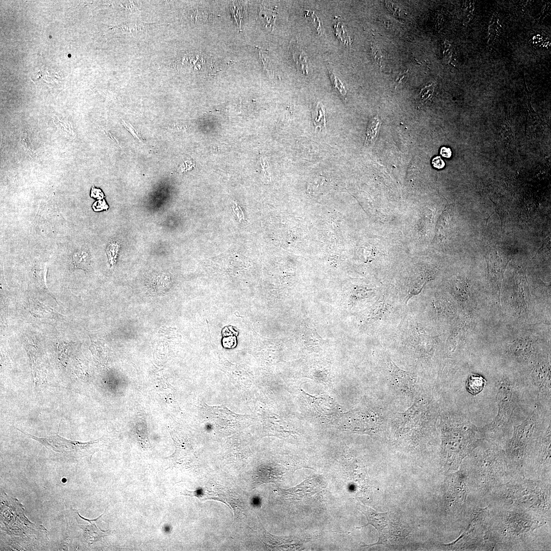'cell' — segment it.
<instances>
[{
    "label": "cell",
    "instance_id": "30bf717a",
    "mask_svg": "<svg viewBox=\"0 0 551 551\" xmlns=\"http://www.w3.org/2000/svg\"><path fill=\"white\" fill-rule=\"evenodd\" d=\"M205 410L207 418L218 429H226L229 427L235 429L244 427L247 423L244 421H249V416L235 414L223 406L210 407L206 405Z\"/></svg>",
    "mask_w": 551,
    "mask_h": 551
},
{
    "label": "cell",
    "instance_id": "d4e9b609",
    "mask_svg": "<svg viewBox=\"0 0 551 551\" xmlns=\"http://www.w3.org/2000/svg\"><path fill=\"white\" fill-rule=\"evenodd\" d=\"M107 207L108 206L106 204L104 201H97L93 205V208L95 211L101 210L107 208Z\"/></svg>",
    "mask_w": 551,
    "mask_h": 551
},
{
    "label": "cell",
    "instance_id": "83f0119b",
    "mask_svg": "<svg viewBox=\"0 0 551 551\" xmlns=\"http://www.w3.org/2000/svg\"><path fill=\"white\" fill-rule=\"evenodd\" d=\"M387 7L393 14H395L394 15H396L398 16L400 15V9H399L397 7H395L393 5L390 3H388V5H387Z\"/></svg>",
    "mask_w": 551,
    "mask_h": 551
},
{
    "label": "cell",
    "instance_id": "d6986e66",
    "mask_svg": "<svg viewBox=\"0 0 551 551\" xmlns=\"http://www.w3.org/2000/svg\"><path fill=\"white\" fill-rule=\"evenodd\" d=\"M259 16L263 19V21L265 22L266 27L273 29L276 20L273 11L265 8L262 9L260 11Z\"/></svg>",
    "mask_w": 551,
    "mask_h": 551
},
{
    "label": "cell",
    "instance_id": "7402d4cb",
    "mask_svg": "<svg viewBox=\"0 0 551 551\" xmlns=\"http://www.w3.org/2000/svg\"><path fill=\"white\" fill-rule=\"evenodd\" d=\"M371 53L375 62L381 67L382 55L380 49L375 45H371Z\"/></svg>",
    "mask_w": 551,
    "mask_h": 551
},
{
    "label": "cell",
    "instance_id": "277c9868",
    "mask_svg": "<svg viewBox=\"0 0 551 551\" xmlns=\"http://www.w3.org/2000/svg\"><path fill=\"white\" fill-rule=\"evenodd\" d=\"M541 414L534 411L520 425L515 427L513 436L508 440L504 452L508 468L519 477H524L527 458L544 432Z\"/></svg>",
    "mask_w": 551,
    "mask_h": 551
},
{
    "label": "cell",
    "instance_id": "7a4b0ae2",
    "mask_svg": "<svg viewBox=\"0 0 551 551\" xmlns=\"http://www.w3.org/2000/svg\"><path fill=\"white\" fill-rule=\"evenodd\" d=\"M483 439L468 455L467 474L470 485L485 494L500 485L507 474L508 467L504 450L497 443L488 441L484 446Z\"/></svg>",
    "mask_w": 551,
    "mask_h": 551
},
{
    "label": "cell",
    "instance_id": "9c48e42d",
    "mask_svg": "<svg viewBox=\"0 0 551 551\" xmlns=\"http://www.w3.org/2000/svg\"><path fill=\"white\" fill-rule=\"evenodd\" d=\"M486 508L475 510L471 515L465 529L456 541L449 544L455 548H476L486 542L488 537Z\"/></svg>",
    "mask_w": 551,
    "mask_h": 551
},
{
    "label": "cell",
    "instance_id": "8992f818",
    "mask_svg": "<svg viewBox=\"0 0 551 551\" xmlns=\"http://www.w3.org/2000/svg\"><path fill=\"white\" fill-rule=\"evenodd\" d=\"M498 412L493 421L478 429L482 439L497 443L505 437L511 427L516 406V397L512 385L504 380L498 385L497 393Z\"/></svg>",
    "mask_w": 551,
    "mask_h": 551
},
{
    "label": "cell",
    "instance_id": "5bb4252c",
    "mask_svg": "<svg viewBox=\"0 0 551 551\" xmlns=\"http://www.w3.org/2000/svg\"><path fill=\"white\" fill-rule=\"evenodd\" d=\"M263 422L265 433L269 435L286 437L292 433L287 424L277 416H265Z\"/></svg>",
    "mask_w": 551,
    "mask_h": 551
},
{
    "label": "cell",
    "instance_id": "4fadbf2b",
    "mask_svg": "<svg viewBox=\"0 0 551 551\" xmlns=\"http://www.w3.org/2000/svg\"><path fill=\"white\" fill-rule=\"evenodd\" d=\"M73 510L76 514L75 517L78 525L83 530V538L88 544L93 543L108 534L109 532L108 530H101L97 527L96 523V520L101 517L103 514L96 519L89 520L82 517L77 510L73 509Z\"/></svg>",
    "mask_w": 551,
    "mask_h": 551
},
{
    "label": "cell",
    "instance_id": "52a82bcc",
    "mask_svg": "<svg viewBox=\"0 0 551 551\" xmlns=\"http://www.w3.org/2000/svg\"><path fill=\"white\" fill-rule=\"evenodd\" d=\"M517 509L506 511L495 523L494 532L503 540L520 539L542 524L529 511Z\"/></svg>",
    "mask_w": 551,
    "mask_h": 551
},
{
    "label": "cell",
    "instance_id": "ba28073f",
    "mask_svg": "<svg viewBox=\"0 0 551 551\" xmlns=\"http://www.w3.org/2000/svg\"><path fill=\"white\" fill-rule=\"evenodd\" d=\"M359 510L367 518L366 525H372L379 533L377 542L365 546L392 545L406 536L399 522L390 512H377L369 507L361 505H360Z\"/></svg>",
    "mask_w": 551,
    "mask_h": 551
},
{
    "label": "cell",
    "instance_id": "484cf974",
    "mask_svg": "<svg viewBox=\"0 0 551 551\" xmlns=\"http://www.w3.org/2000/svg\"><path fill=\"white\" fill-rule=\"evenodd\" d=\"M440 154L442 157L449 158L452 156V152L450 148L443 146L441 148Z\"/></svg>",
    "mask_w": 551,
    "mask_h": 551
},
{
    "label": "cell",
    "instance_id": "ffe728a7",
    "mask_svg": "<svg viewBox=\"0 0 551 551\" xmlns=\"http://www.w3.org/2000/svg\"><path fill=\"white\" fill-rule=\"evenodd\" d=\"M433 88L432 84L422 88L418 94L417 103L420 106L424 105L429 101L432 95Z\"/></svg>",
    "mask_w": 551,
    "mask_h": 551
},
{
    "label": "cell",
    "instance_id": "2e32d148",
    "mask_svg": "<svg viewBox=\"0 0 551 551\" xmlns=\"http://www.w3.org/2000/svg\"><path fill=\"white\" fill-rule=\"evenodd\" d=\"M486 383L487 381L482 375L471 373L467 380L466 389L469 393L475 395L483 390Z\"/></svg>",
    "mask_w": 551,
    "mask_h": 551
},
{
    "label": "cell",
    "instance_id": "4316f807",
    "mask_svg": "<svg viewBox=\"0 0 551 551\" xmlns=\"http://www.w3.org/2000/svg\"><path fill=\"white\" fill-rule=\"evenodd\" d=\"M91 196L98 198H102L104 197V195L101 190L92 188L91 190Z\"/></svg>",
    "mask_w": 551,
    "mask_h": 551
},
{
    "label": "cell",
    "instance_id": "9a60e30c",
    "mask_svg": "<svg viewBox=\"0 0 551 551\" xmlns=\"http://www.w3.org/2000/svg\"><path fill=\"white\" fill-rule=\"evenodd\" d=\"M91 256L89 251L84 247L75 250L70 257V267L72 269H79L86 271L89 270Z\"/></svg>",
    "mask_w": 551,
    "mask_h": 551
},
{
    "label": "cell",
    "instance_id": "7c38bea8",
    "mask_svg": "<svg viewBox=\"0 0 551 551\" xmlns=\"http://www.w3.org/2000/svg\"><path fill=\"white\" fill-rule=\"evenodd\" d=\"M387 365L393 385L402 393L410 395L413 394L417 377L413 372L407 371L398 367L389 358Z\"/></svg>",
    "mask_w": 551,
    "mask_h": 551
},
{
    "label": "cell",
    "instance_id": "5b68a950",
    "mask_svg": "<svg viewBox=\"0 0 551 551\" xmlns=\"http://www.w3.org/2000/svg\"><path fill=\"white\" fill-rule=\"evenodd\" d=\"M16 429L45 447L52 458L63 462H76L85 458L91 460L93 454L105 443L103 437L94 441L82 442L68 440L57 434L43 438L38 437L18 428Z\"/></svg>",
    "mask_w": 551,
    "mask_h": 551
},
{
    "label": "cell",
    "instance_id": "8fae6325",
    "mask_svg": "<svg viewBox=\"0 0 551 551\" xmlns=\"http://www.w3.org/2000/svg\"><path fill=\"white\" fill-rule=\"evenodd\" d=\"M533 463L537 470L544 473L550 471V425L546 432L539 437L532 450Z\"/></svg>",
    "mask_w": 551,
    "mask_h": 551
},
{
    "label": "cell",
    "instance_id": "ac0fdd59",
    "mask_svg": "<svg viewBox=\"0 0 551 551\" xmlns=\"http://www.w3.org/2000/svg\"><path fill=\"white\" fill-rule=\"evenodd\" d=\"M312 118L316 128H323L325 125L324 110L323 105L317 103L312 110Z\"/></svg>",
    "mask_w": 551,
    "mask_h": 551
},
{
    "label": "cell",
    "instance_id": "3957f363",
    "mask_svg": "<svg viewBox=\"0 0 551 551\" xmlns=\"http://www.w3.org/2000/svg\"><path fill=\"white\" fill-rule=\"evenodd\" d=\"M496 487L498 497L516 509L550 517V490L542 481L519 477Z\"/></svg>",
    "mask_w": 551,
    "mask_h": 551
},
{
    "label": "cell",
    "instance_id": "603a6c76",
    "mask_svg": "<svg viewBox=\"0 0 551 551\" xmlns=\"http://www.w3.org/2000/svg\"><path fill=\"white\" fill-rule=\"evenodd\" d=\"M432 164L434 167L437 169H442L445 166V162L440 156H436L432 160Z\"/></svg>",
    "mask_w": 551,
    "mask_h": 551
},
{
    "label": "cell",
    "instance_id": "44dd1931",
    "mask_svg": "<svg viewBox=\"0 0 551 551\" xmlns=\"http://www.w3.org/2000/svg\"><path fill=\"white\" fill-rule=\"evenodd\" d=\"M330 77L334 88L337 90L343 97L346 96V91L338 78L330 70Z\"/></svg>",
    "mask_w": 551,
    "mask_h": 551
},
{
    "label": "cell",
    "instance_id": "cb8c5ba5",
    "mask_svg": "<svg viewBox=\"0 0 551 551\" xmlns=\"http://www.w3.org/2000/svg\"><path fill=\"white\" fill-rule=\"evenodd\" d=\"M408 72V70H407L406 71L405 70L404 71L399 72V73L397 76L394 82L395 88H396L401 83L402 81L407 76Z\"/></svg>",
    "mask_w": 551,
    "mask_h": 551
},
{
    "label": "cell",
    "instance_id": "f1b7e54d",
    "mask_svg": "<svg viewBox=\"0 0 551 551\" xmlns=\"http://www.w3.org/2000/svg\"><path fill=\"white\" fill-rule=\"evenodd\" d=\"M124 126L128 130H129V131H130V132L135 137L137 138V139L140 141L139 138L138 137V134H137V132H135V129L132 126H131L130 125L127 124L126 122H124Z\"/></svg>",
    "mask_w": 551,
    "mask_h": 551
},
{
    "label": "cell",
    "instance_id": "e0dca14e",
    "mask_svg": "<svg viewBox=\"0 0 551 551\" xmlns=\"http://www.w3.org/2000/svg\"><path fill=\"white\" fill-rule=\"evenodd\" d=\"M381 124V121L378 116L373 117L370 120L366 132L365 145L368 146L375 142Z\"/></svg>",
    "mask_w": 551,
    "mask_h": 551
},
{
    "label": "cell",
    "instance_id": "6da1fadb",
    "mask_svg": "<svg viewBox=\"0 0 551 551\" xmlns=\"http://www.w3.org/2000/svg\"><path fill=\"white\" fill-rule=\"evenodd\" d=\"M440 429L441 467L446 472L456 470L482 439L476 438L478 429L461 414L444 413L441 417Z\"/></svg>",
    "mask_w": 551,
    "mask_h": 551
}]
</instances>
